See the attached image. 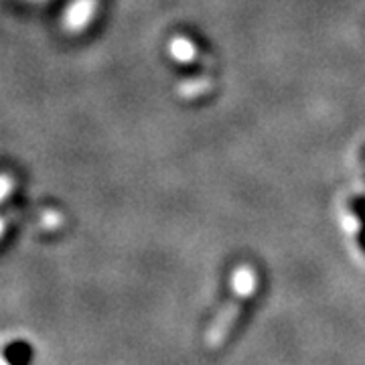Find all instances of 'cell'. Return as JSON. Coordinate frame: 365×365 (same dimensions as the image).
Instances as JSON below:
<instances>
[{
	"mask_svg": "<svg viewBox=\"0 0 365 365\" xmlns=\"http://www.w3.org/2000/svg\"><path fill=\"white\" fill-rule=\"evenodd\" d=\"M235 294L234 302H227L225 307H223L222 311L217 313L215 317V321L209 325L207 329V345L211 349H220L223 347L230 337H232V333H234L235 325L240 323V319H242V302H246V297H242V294Z\"/></svg>",
	"mask_w": 365,
	"mask_h": 365,
	"instance_id": "cell-1",
	"label": "cell"
}]
</instances>
